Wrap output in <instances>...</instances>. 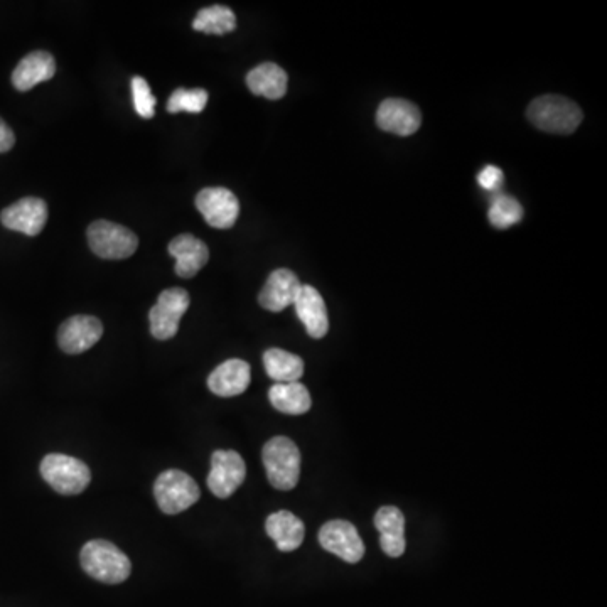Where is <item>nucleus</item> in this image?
Returning a JSON list of instances; mask_svg holds the SVG:
<instances>
[{"label":"nucleus","instance_id":"23","mask_svg":"<svg viewBox=\"0 0 607 607\" xmlns=\"http://www.w3.org/2000/svg\"><path fill=\"white\" fill-rule=\"evenodd\" d=\"M264 365L267 375L277 383L299 382L304 375L302 358L279 348L265 351Z\"/></svg>","mask_w":607,"mask_h":607},{"label":"nucleus","instance_id":"5","mask_svg":"<svg viewBox=\"0 0 607 607\" xmlns=\"http://www.w3.org/2000/svg\"><path fill=\"white\" fill-rule=\"evenodd\" d=\"M154 496L162 513L178 515L198 503L201 491L189 474L179 469H167L156 479Z\"/></svg>","mask_w":607,"mask_h":607},{"label":"nucleus","instance_id":"10","mask_svg":"<svg viewBox=\"0 0 607 607\" xmlns=\"http://www.w3.org/2000/svg\"><path fill=\"white\" fill-rule=\"evenodd\" d=\"M196 208L206 223L213 228L226 230L235 225L240 215V203L235 194L226 188H206L196 196Z\"/></svg>","mask_w":607,"mask_h":607},{"label":"nucleus","instance_id":"19","mask_svg":"<svg viewBox=\"0 0 607 607\" xmlns=\"http://www.w3.org/2000/svg\"><path fill=\"white\" fill-rule=\"evenodd\" d=\"M56 73V61L51 54L46 51H34L22 58L21 63L17 65L12 73V85L19 92H29L34 86L48 81Z\"/></svg>","mask_w":607,"mask_h":607},{"label":"nucleus","instance_id":"29","mask_svg":"<svg viewBox=\"0 0 607 607\" xmlns=\"http://www.w3.org/2000/svg\"><path fill=\"white\" fill-rule=\"evenodd\" d=\"M16 144V135L12 132L11 127L0 119V154L11 151Z\"/></svg>","mask_w":607,"mask_h":607},{"label":"nucleus","instance_id":"26","mask_svg":"<svg viewBox=\"0 0 607 607\" xmlns=\"http://www.w3.org/2000/svg\"><path fill=\"white\" fill-rule=\"evenodd\" d=\"M208 98H210V95L203 88H194V90L178 88L167 102V112L201 113L208 105Z\"/></svg>","mask_w":607,"mask_h":607},{"label":"nucleus","instance_id":"12","mask_svg":"<svg viewBox=\"0 0 607 607\" xmlns=\"http://www.w3.org/2000/svg\"><path fill=\"white\" fill-rule=\"evenodd\" d=\"M103 336V324L93 316H73L61 324L58 344L68 355L90 350Z\"/></svg>","mask_w":607,"mask_h":607},{"label":"nucleus","instance_id":"15","mask_svg":"<svg viewBox=\"0 0 607 607\" xmlns=\"http://www.w3.org/2000/svg\"><path fill=\"white\" fill-rule=\"evenodd\" d=\"M250 382H252L250 365L247 361L233 358L213 370L208 378V388L218 397L230 398L247 392Z\"/></svg>","mask_w":607,"mask_h":607},{"label":"nucleus","instance_id":"1","mask_svg":"<svg viewBox=\"0 0 607 607\" xmlns=\"http://www.w3.org/2000/svg\"><path fill=\"white\" fill-rule=\"evenodd\" d=\"M81 567L95 581L120 584L129 579L132 564L129 557L107 540H90L81 548Z\"/></svg>","mask_w":607,"mask_h":607},{"label":"nucleus","instance_id":"22","mask_svg":"<svg viewBox=\"0 0 607 607\" xmlns=\"http://www.w3.org/2000/svg\"><path fill=\"white\" fill-rule=\"evenodd\" d=\"M269 400L282 414L302 415L311 409V393L302 383H275L269 390Z\"/></svg>","mask_w":607,"mask_h":607},{"label":"nucleus","instance_id":"8","mask_svg":"<svg viewBox=\"0 0 607 607\" xmlns=\"http://www.w3.org/2000/svg\"><path fill=\"white\" fill-rule=\"evenodd\" d=\"M247 478V466L237 451H215L211 456L208 488L216 498H230Z\"/></svg>","mask_w":607,"mask_h":607},{"label":"nucleus","instance_id":"9","mask_svg":"<svg viewBox=\"0 0 607 607\" xmlns=\"http://www.w3.org/2000/svg\"><path fill=\"white\" fill-rule=\"evenodd\" d=\"M319 543L324 550L338 555L348 564H358L365 557V543L355 525L344 520H333L323 525L319 532Z\"/></svg>","mask_w":607,"mask_h":607},{"label":"nucleus","instance_id":"18","mask_svg":"<svg viewBox=\"0 0 607 607\" xmlns=\"http://www.w3.org/2000/svg\"><path fill=\"white\" fill-rule=\"evenodd\" d=\"M375 527L380 532V545L388 557H402L407 547L405 518L395 506H382L375 515Z\"/></svg>","mask_w":607,"mask_h":607},{"label":"nucleus","instance_id":"4","mask_svg":"<svg viewBox=\"0 0 607 607\" xmlns=\"http://www.w3.org/2000/svg\"><path fill=\"white\" fill-rule=\"evenodd\" d=\"M39 469L44 481L60 495H80L92 481V473L85 462L65 454H48Z\"/></svg>","mask_w":607,"mask_h":607},{"label":"nucleus","instance_id":"14","mask_svg":"<svg viewBox=\"0 0 607 607\" xmlns=\"http://www.w3.org/2000/svg\"><path fill=\"white\" fill-rule=\"evenodd\" d=\"M301 285L297 275L292 270H275L270 274L264 289L260 291L258 302L267 311H284L287 307L294 306L297 294L301 291Z\"/></svg>","mask_w":607,"mask_h":607},{"label":"nucleus","instance_id":"21","mask_svg":"<svg viewBox=\"0 0 607 607\" xmlns=\"http://www.w3.org/2000/svg\"><path fill=\"white\" fill-rule=\"evenodd\" d=\"M287 73L275 63H262L247 75L250 92L269 100H280L287 93Z\"/></svg>","mask_w":607,"mask_h":607},{"label":"nucleus","instance_id":"11","mask_svg":"<svg viewBox=\"0 0 607 607\" xmlns=\"http://www.w3.org/2000/svg\"><path fill=\"white\" fill-rule=\"evenodd\" d=\"M0 221L9 230L19 231L27 237H36L48 221V205L39 198L19 199L0 213Z\"/></svg>","mask_w":607,"mask_h":607},{"label":"nucleus","instance_id":"27","mask_svg":"<svg viewBox=\"0 0 607 607\" xmlns=\"http://www.w3.org/2000/svg\"><path fill=\"white\" fill-rule=\"evenodd\" d=\"M132 97H134L135 112L142 119H152L156 115V97L152 95L151 86L142 76L132 78Z\"/></svg>","mask_w":607,"mask_h":607},{"label":"nucleus","instance_id":"28","mask_svg":"<svg viewBox=\"0 0 607 607\" xmlns=\"http://www.w3.org/2000/svg\"><path fill=\"white\" fill-rule=\"evenodd\" d=\"M503 181H505V174H503L500 167L486 166L478 174L479 186L486 189V191H491V193L498 191L503 186Z\"/></svg>","mask_w":607,"mask_h":607},{"label":"nucleus","instance_id":"6","mask_svg":"<svg viewBox=\"0 0 607 607\" xmlns=\"http://www.w3.org/2000/svg\"><path fill=\"white\" fill-rule=\"evenodd\" d=\"M88 245L100 258L124 260L134 255L139 247V238L125 226L98 220L88 228Z\"/></svg>","mask_w":607,"mask_h":607},{"label":"nucleus","instance_id":"3","mask_svg":"<svg viewBox=\"0 0 607 607\" xmlns=\"http://www.w3.org/2000/svg\"><path fill=\"white\" fill-rule=\"evenodd\" d=\"M265 471L270 484L279 491L296 488L301 476V451L289 437H274L262 451Z\"/></svg>","mask_w":607,"mask_h":607},{"label":"nucleus","instance_id":"20","mask_svg":"<svg viewBox=\"0 0 607 607\" xmlns=\"http://www.w3.org/2000/svg\"><path fill=\"white\" fill-rule=\"evenodd\" d=\"M265 530L280 552H294L301 547L306 537L304 523L287 510L272 513L265 522Z\"/></svg>","mask_w":607,"mask_h":607},{"label":"nucleus","instance_id":"16","mask_svg":"<svg viewBox=\"0 0 607 607\" xmlns=\"http://www.w3.org/2000/svg\"><path fill=\"white\" fill-rule=\"evenodd\" d=\"M294 307L311 338L321 339L328 334V309L324 304L323 296L312 285H301Z\"/></svg>","mask_w":607,"mask_h":607},{"label":"nucleus","instance_id":"17","mask_svg":"<svg viewBox=\"0 0 607 607\" xmlns=\"http://www.w3.org/2000/svg\"><path fill=\"white\" fill-rule=\"evenodd\" d=\"M169 253L176 258V274L181 279H191L210 260V250L205 242L193 235H179L169 243Z\"/></svg>","mask_w":607,"mask_h":607},{"label":"nucleus","instance_id":"13","mask_svg":"<svg viewBox=\"0 0 607 607\" xmlns=\"http://www.w3.org/2000/svg\"><path fill=\"white\" fill-rule=\"evenodd\" d=\"M422 113L417 105L402 98H388L378 107L377 125L383 132L407 137L420 129Z\"/></svg>","mask_w":607,"mask_h":607},{"label":"nucleus","instance_id":"25","mask_svg":"<svg viewBox=\"0 0 607 607\" xmlns=\"http://www.w3.org/2000/svg\"><path fill=\"white\" fill-rule=\"evenodd\" d=\"M488 218L489 223L495 226V228L505 230V228H510V226L522 221L523 208L515 198L506 196V194H498L493 199V203H491Z\"/></svg>","mask_w":607,"mask_h":607},{"label":"nucleus","instance_id":"7","mask_svg":"<svg viewBox=\"0 0 607 607\" xmlns=\"http://www.w3.org/2000/svg\"><path fill=\"white\" fill-rule=\"evenodd\" d=\"M191 299L188 292L181 287H172L161 292L156 306L149 312L151 333L159 341L171 339L178 333L179 324L188 311Z\"/></svg>","mask_w":607,"mask_h":607},{"label":"nucleus","instance_id":"24","mask_svg":"<svg viewBox=\"0 0 607 607\" xmlns=\"http://www.w3.org/2000/svg\"><path fill=\"white\" fill-rule=\"evenodd\" d=\"M193 29L198 33L223 36V34L231 33V31L237 29V16L233 14L230 7H206V9H201L194 17Z\"/></svg>","mask_w":607,"mask_h":607},{"label":"nucleus","instance_id":"2","mask_svg":"<svg viewBox=\"0 0 607 607\" xmlns=\"http://www.w3.org/2000/svg\"><path fill=\"white\" fill-rule=\"evenodd\" d=\"M528 120L537 129L548 134L567 135L577 130L582 122V110L569 98L545 95L537 98L528 107Z\"/></svg>","mask_w":607,"mask_h":607}]
</instances>
